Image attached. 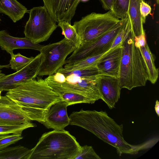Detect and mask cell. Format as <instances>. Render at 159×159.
I'll list each match as a JSON object with an SVG mask.
<instances>
[{
  "label": "cell",
  "instance_id": "obj_1",
  "mask_svg": "<svg viewBox=\"0 0 159 159\" xmlns=\"http://www.w3.org/2000/svg\"><path fill=\"white\" fill-rule=\"evenodd\" d=\"M69 117V125L81 127L91 132L115 148L120 156L136 154L148 148L147 143L137 145L128 143L124 138L123 125L117 124L105 111L81 109L73 112Z\"/></svg>",
  "mask_w": 159,
  "mask_h": 159
},
{
  "label": "cell",
  "instance_id": "obj_2",
  "mask_svg": "<svg viewBox=\"0 0 159 159\" xmlns=\"http://www.w3.org/2000/svg\"><path fill=\"white\" fill-rule=\"evenodd\" d=\"M36 77L8 91L5 96L21 107L31 120L42 123L50 107L62 100L44 79Z\"/></svg>",
  "mask_w": 159,
  "mask_h": 159
},
{
  "label": "cell",
  "instance_id": "obj_3",
  "mask_svg": "<svg viewBox=\"0 0 159 159\" xmlns=\"http://www.w3.org/2000/svg\"><path fill=\"white\" fill-rule=\"evenodd\" d=\"M81 146L64 129L44 133L26 159H75Z\"/></svg>",
  "mask_w": 159,
  "mask_h": 159
},
{
  "label": "cell",
  "instance_id": "obj_4",
  "mask_svg": "<svg viewBox=\"0 0 159 159\" xmlns=\"http://www.w3.org/2000/svg\"><path fill=\"white\" fill-rule=\"evenodd\" d=\"M134 36L131 31L122 45V50L118 79L121 89L131 90L144 86L148 74L139 48L135 44Z\"/></svg>",
  "mask_w": 159,
  "mask_h": 159
},
{
  "label": "cell",
  "instance_id": "obj_5",
  "mask_svg": "<svg viewBox=\"0 0 159 159\" xmlns=\"http://www.w3.org/2000/svg\"><path fill=\"white\" fill-rule=\"evenodd\" d=\"M100 75L88 76L85 69L67 70L63 67L44 80L54 92L75 93L96 102L101 98L98 88Z\"/></svg>",
  "mask_w": 159,
  "mask_h": 159
},
{
  "label": "cell",
  "instance_id": "obj_6",
  "mask_svg": "<svg viewBox=\"0 0 159 159\" xmlns=\"http://www.w3.org/2000/svg\"><path fill=\"white\" fill-rule=\"evenodd\" d=\"M120 20L109 10L104 13L92 12L75 22L73 26L79 37L80 45L92 42L103 34Z\"/></svg>",
  "mask_w": 159,
  "mask_h": 159
},
{
  "label": "cell",
  "instance_id": "obj_7",
  "mask_svg": "<svg viewBox=\"0 0 159 159\" xmlns=\"http://www.w3.org/2000/svg\"><path fill=\"white\" fill-rule=\"evenodd\" d=\"M76 47L65 38L56 43L44 45L40 51L44 57L37 76L50 75L56 73L66 64L67 57Z\"/></svg>",
  "mask_w": 159,
  "mask_h": 159
},
{
  "label": "cell",
  "instance_id": "obj_8",
  "mask_svg": "<svg viewBox=\"0 0 159 159\" xmlns=\"http://www.w3.org/2000/svg\"><path fill=\"white\" fill-rule=\"evenodd\" d=\"M29 17L24 27L25 37L35 44L47 41L58 25L44 6L29 11Z\"/></svg>",
  "mask_w": 159,
  "mask_h": 159
},
{
  "label": "cell",
  "instance_id": "obj_9",
  "mask_svg": "<svg viewBox=\"0 0 159 159\" xmlns=\"http://www.w3.org/2000/svg\"><path fill=\"white\" fill-rule=\"evenodd\" d=\"M128 17L127 15L125 19L120 20L111 30L94 40L80 45L66 60V64L72 63L109 51L115 38L125 25Z\"/></svg>",
  "mask_w": 159,
  "mask_h": 159
},
{
  "label": "cell",
  "instance_id": "obj_10",
  "mask_svg": "<svg viewBox=\"0 0 159 159\" xmlns=\"http://www.w3.org/2000/svg\"><path fill=\"white\" fill-rule=\"evenodd\" d=\"M43 57L40 53L21 70L1 78L0 91H8L24 82L35 78Z\"/></svg>",
  "mask_w": 159,
  "mask_h": 159
},
{
  "label": "cell",
  "instance_id": "obj_11",
  "mask_svg": "<svg viewBox=\"0 0 159 159\" xmlns=\"http://www.w3.org/2000/svg\"><path fill=\"white\" fill-rule=\"evenodd\" d=\"M44 6L56 22L70 23L80 0H43Z\"/></svg>",
  "mask_w": 159,
  "mask_h": 159
},
{
  "label": "cell",
  "instance_id": "obj_12",
  "mask_svg": "<svg viewBox=\"0 0 159 159\" xmlns=\"http://www.w3.org/2000/svg\"><path fill=\"white\" fill-rule=\"evenodd\" d=\"M67 103L62 100L52 105L47 112L44 121L41 123L48 129L61 130L69 125L70 119L68 116Z\"/></svg>",
  "mask_w": 159,
  "mask_h": 159
},
{
  "label": "cell",
  "instance_id": "obj_13",
  "mask_svg": "<svg viewBox=\"0 0 159 159\" xmlns=\"http://www.w3.org/2000/svg\"><path fill=\"white\" fill-rule=\"evenodd\" d=\"M98 88L102 99L109 108L115 107L120 98L121 89L118 78L113 76L100 75Z\"/></svg>",
  "mask_w": 159,
  "mask_h": 159
},
{
  "label": "cell",
  "instance_id": "obj_14",
  "mask_svg": "<svg viewBox=\"0 0 159 159\" xmlns=\"http://www.w3.org/2000/svg\"><path fill=\"white\" fill-rule=\"evenodd\" d=\"M122 47L119 46L105 53L98 60L96 66L101 75L118 78Z\"/></svg>",
  "mask_w": 159,
  "mask_h": 159
},
{
  "label": "cell",
  "instance_id": "obj_15",
  "mask_svg": "<svg viewBox=\"0 0 159 159\" xmlns=\"http://www.w3.org/2000/svg\"><path fill=\"white\" fill-rule=\"evenodd\" d=\"M44 46L34 43L25 37H14L10 35L5 30H0L1 48L10 55L16 49H30L40 52Z\"/></svg>",
  "mask_w": 159,
  "mask_h": 159
},
{
  "label": "cell",
  "instance_id": "obj_16",
  "mask_svg": "<svg viewBox=\"0 0 159 159\" xmlns=\"http://www.w3.org/2000/svg\"><path fill=\"white\" fill-rule=\"evenodd\" d=\"M31 120L15 103L0 106V123L9 125L25 124Z\"/></svg>",
  "mask_w": 159,
  "mask_h": 159
},
{
  "label": "cell",
  "instance_id": "obj_17",
  "mask_svg": "<svg viewBox=\"0 0 159 159\" xmlns=\"http://www.w3.org/2000/svg\"><path fill=\"white\" fill-rule=\"evenodd\" d=\"M144 0H129L127 15L131 31L134 37L145 34L143 27L144 23L140 14V4Z\"/></svg>",
  "mask_w": 159,
  "mask_h": 159
},
{
  "label": "cell",
  "instance_id": "obj_18",
  "mask_svg": "<svg viewBox=\"0 0 159 159\" xmlns=\"http://www.w3.org/2000/svg\"><path fill=\"white\" fill-rule=\"evenodd\" d=\"M29 11L17 0H0V13L7 16L14 23L21 19Z\"/></svg>",
  "mask_w": 159,
  "mask_h": 159
},
{
  "label": "cell",
  "instance_id": "obj_19",
  "mask_svg": "<svg viewBox=\"0 0 159 159\" xmlns=\"http://www.w3.org/2000/svg\"><path fill=\"white\" fill-rule=\"evenodd\" d=\"M147 69L148 80L152 84L157 82L159 75V70L155 65V58L147 43L139 48Z\"/></svg>",
  "mask_w": 159,
  "mask_h": 159
},
{
  "label": "cell",
  "instance_id": "obj_20",
  "mask_svg": "<svg viewBox=\"0 0 159 159\" xmlns=\"http://www.w3.org/2000/svg\"><path fill=\"white\" fill-rule=\"evenodd\" d=\"M30 149L21 145L0 150V159H26Z\"/></svg>",
  "mask_w": 159,
  "mask_h": 159
},
{
  "label": "cell",
  "instance_id": "obj_21",
  "mask_svg": "<svg viewBox=\"0 0 159 159\" xmlns=\"http://www.w3.org/2000/svg\"><path fill=\"white\" fill-rule=\"evenodd\" d=\"M55 92L60 95L63 100L67 103L68 106L82 103L93 104L95 102L89 98L75 93L61 91Z\"/></svg>",
  "mask_w": 159,
  "mask_h": 159
},
{
  "label": "cell",
  "instance_id": "obj_22",
  "mask_svg": "<svg viewBox=\"0 0 159 159\" xmlns=\"http://www.w3.org/2000/svg\"><path fill=\"white\" fill-rule=\"evenodd\" d=\"M58 26L60 27L62 30V34L65 38L71 41L78 47L80 44L79 37L73 26L68 22L61 21L58 22Z\"/></svg>",
  "mask_w": 159,
  "mask_h": 159
},
{
  "label": "cell",
  "instance_id": "obj_23",
  "mask_svg": "<svg viewBox=\"0 0 159 159\" xmlns=\"http://www.w3.org/2000/svg\"><path fill=\"white\" fill-rule=\"evenodd\" d=\"M129 0H112L111 10L114 16L120 20L125 18L127 16Z\"/></svg>",
  "mask_w": 159,
  "mask_h": 159
},
{
  "label": "cell",
  "instance_id": "obj_24",
  "mask_svg": "<svg viewBox=\"0 0 159 159\" xmlns=\"http://www.w3.org/2000/svg\"><path fill=\"white\" fill-rule=\"evenodd\" d=\"M104 54L89 57L72 63L66 64L63 68L66 70H73L89 67L96 64Z\"/></svg>",
  "mask_w": 159,
  "mask_h": 159
},
{
  "label": "cell",
  "instance_id": "obj_25",
  "mask_svg": "<svg viewBox=\"0 0 159 159\" xmlns=\"http://www.w3.org/2000/svg\"><path fill=\"white\" fill-rule=\"evenodd\" d=\"M35 126V124L31 122L16 125L0 123V135L9 134H21L24 130Z\"/></svg>",
  "mask_w": 159,
  "mask_h": 159
},
{
  "label": "cell",
  "instance_id": "obj_26",
  "mask_svg": "<svg viewBox=\"0 0 159 159\" xmlns=\"http://www.w3.org/2000/svg\"><path fill=\"white\" fill-rule=\"evenodd\" d=\"M11 58L9 61L10 67L16 71L19 70L29 63L34 57H28L22 55L20 53L16 54L12 53L11 55Z\"/></svg>",
  "mask_w": 159,
  "mask_h": 159
},
{
  "label": "cell",
  "instance_id": "obj_27",
  "mask_svg": "<svg viewBox=\"0 0 159 159\" xmlns=\"http://www.w3.org/2000/svg\"><path fill=\"white\" fill-rule=\"evenodd\" d=\"M23 138L21 134H9L0 135V150L15 143Z\"/></svg>",
  "mask_w": 159,
  "mask_h": 159
},
{
  "label": "cell",
  "instance_id": "obj_28",
  "mask_svg": "<svg viewBox=\"0 0 159 159\" xmlns=\"http://www.w3.org/2000/svg\"><path fill=\"white\" fill-rule=\"evenodd\" d=\"M131 30L130 25L128 17L125 25L115 38L110 50L119 46L122 45Z\"/></svg>",
  "mask_w": 159,
  "mask_h": 159
},
{
  "label": "cell",
  "instance_id": "obj_29",
  "mask_svg": "<svg viewBox=\"0 0 159 159\" xmlns=\"http://www.w3.org/2000/svg\"><path fill=\"white\" fill-rule=\"evenodd\" d=\"M91 146H81L80 151L75 159H101Z\"/></svg>",
  "mask_w": 159,
  "mask_h": 159
},
{
  "label": "cell",
  "instance_id": "obj_30",
  "mask_svg": "<svg viewBox=\"0 0 159 159\" xmlns=\"http://www.w3.org/2000/svg\"><path fill=\"white\" fill-rule=\"evenodd\" d=\"M140 10L143 20L145 23L146 17L151 12V7L149 4L145 2L144 0H143L140 4Z\"/></svg>",
  "mask_w": 159,
  "mask_h": 159
},
{
  "label": "cell",
  "instance_id": "obj_31",
  "mask_svg": "<svg viewBox=\"0 0 159 159\" xmlns=\"http://www.w3.org/2000/svg\"><path fill=\"white\" fill-rule=\"evenodd\" d=\"M134 39L135 45L139 48L144 46L147 43L145 34L134 37Z\"/></svg>",
  "mask_w": 159,
  "mask_h": 159
},
{
  "label": "cell",
  "instance_id": "obj_32",
  "mask_svg": "<svg viewBox=\"0 0 159 159\" xmlns=\"http://www.w3.org/2000/svg\"><path fill=\"white\" fill-rule=\"evenodd\" d=\"M102 7L106 10H111L112 7V0H99Z\"/></svg>",
  "mask_w": 159,
  "mask_h": 159
},
{
  "label": "cell",
  "instance_id": "obj_33",
  "mask_svg": "<svg viewBox=\"0 0 159 159\" xmlns=\"http://www.w3.org/2000/svg\"><path fill=\"white\" fill-rule=\"evenodd\" d=\"M14 102L6 96H2L0 99V106L11 104Z\"/></svg>",
  "mask_w": 159,
  "mask_h": 159
},
{
  "label": "cell",
  "instance_id": "obj_34",
  "mask_svg": "<svg viewBox=\"0 0 159 159\" xmlns=\"http://www.w3.org/2000/svg\"><path fill=\"white\" fill-rule=\"evenodd\" d=\"M9 67H10L9 64L4 65H0V78L5 75L2 72V69L4 68H9Z\"/></svg>",
  "mask_w": 159,
  "mask_h": 159
},
{
  "label": "cell",
  "instance_id": "obj_35",
  "mask_svg": "<svg viewBox=\"0 0 159 159\" xmlns=\"http://www.w3.org/2000/svg\"><path fill=\"white\" fill-rule=\"evenodd\" d=\"M155 109L158 116H159V102L158 100L156 101Z\"/></svg>",
  "mask_w": 159,
  "mask_h": 159
},
{
  "label": "cell",
  "instance_id": "obj_36",
  "mask_svg": "<svg viewBox=\"0 0 159 159\" xmlns=\"http://www.w3.org/2000/svg\"><path fill=\"white\" fill-rule=\"evenodd\" d=\"M89 0H80V1H82L85 2Z\"/></svg>",
  "mask_w": 159,
  "mask_h": 159
},
{
  "label": "cell",
  "instance_id": "obj_37",
  "mask_svg": "<svg viewBox=\"0 0 159 159\" xmlns=\"http://www.w3.org/2000/svg\"><path fill=\"white\" fill-rule=\"evenodd\" d=\"M1 92L0 91V99L1 98L2 96L1 95Z\"/></svg>",
  "mask_w": 159,
  "mask_h": 159
},
{
  "label": "cell",
  "instance_id": "obj_38",
  "mask_svg": "<svg viewBox=\"0 0 159 159\" xmlns=\"http://www.w3.org/2000/svg\"><path fill=\"white\" fill-rule=\"evenodd\" d=\"M1 19H0V21H1Z\"/></svg>",
  "mask_w": 159,
  "mask_h": 159
}]
</instances>
